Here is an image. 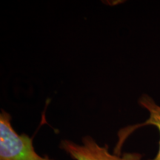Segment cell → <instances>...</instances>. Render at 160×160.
<instances>
[{
    "mask_svg": "<svg viewBox=\"0 0 160 160\" xmlns=\"http://www.w3.org/2000/svg\"><path fill=\"white\" fill-rule=\"evenodd\" d=\"M59 148L74 160H142L139 153H111L108 151V146H101L89 136L83 137L82 144L63 139Z\"/></svg>",
    "mask_w": 160,
    "mask_h": 160,
    "instance_id": "7a4b0ae2",
    "label": "cell"
},
{
    "mask_svg": "<svg viewBox=\"0 0 160 160\" xmlns=\"http://www.w3.org/2000/svg\"><path fill=\"white\" fill-rule=\"evenodd\" d=\"M139 105L148 112V119L145 122H144L143 123L137 124V125L131 126L127 128L122 130L121 132H119V139L117 148L119 147V145H122L126 138L136 129L139 128L143 126H154L159 133V149H158L157 155L153 159L149 160H160V105H157L154 100L153 99V98L147 94H143L139 97Z\"/></svg>",
    "mask_w": 160,
    "mask_h": 160,
    "instance_id": "3957f363",
    "label": "cell"
},
{
    "mask_svg": "<svg viewBox=\"0 0 160 160\" xmlns=\"http://www.w3.org/2000/svg\"><path fill=\"white\" fill-rule=\"evenodd\" d=\"M0 160H55L42 157L35 151L33 139L19 134L11 125V117L2 110L0 113Z\"/></svg>",
    "mask_w": 160,
    "mask_h": 160,
    "instance_id": "6da1fadb",
    "label": "cell"
}]
</instances>
